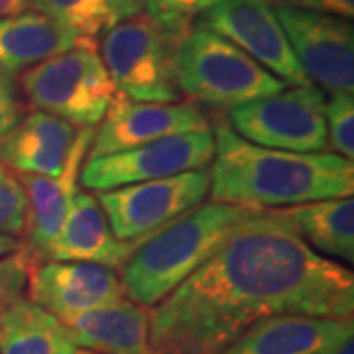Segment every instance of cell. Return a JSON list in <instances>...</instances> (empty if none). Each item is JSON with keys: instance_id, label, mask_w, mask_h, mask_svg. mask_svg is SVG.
<instances>
[{"instance_id": "27", "label": "cell", "mask_w": 354, "mask_h": 354, "mask_svg": "<svg viewBox=\"0 0 354 354\" xmlns=\"http://www.w3.org/2000/svg\"><path fill=\"white\" fill-rule=\"evenodd\" d=\"M22 118V102L8 73L0 71V140L4 138Z\"/></svg>"}, {"instance_id": "18", "label": "cell", "mask_w": 354, "mask_h": 354, "mask_svg": "<svg viewBox=\"0 0 354 354\" xmlns=\"http://www.w3.org/2000/svg\"><path fill=\"white\" fill-rule=\"evenodd\" d=\"M97 44L38 10L0 18V71L14 75L77 46Z\"/></svg>"}, {"instance_id": "20", "label": "cell", "mask_w": 354, "mask_h": 354, "mask_svg": "<svg viewBox=\"0 0 354 354\" xmlns=\"http://www.w3.org/2000/svg\"><path fill=\"white\" fill-rule=\"evenodd\" d=\"M295 234L321 254L354 262V201L353 197L304 203L278 209ZM317 252V254H319Z\"/></svg>"}, {"instance_id": "28", "label": "cell", "mask_w": 354, "mask_h": 354, "mask_svg": "<svg viewBox=\"0 0 354 354\" xmlns=\"http://www.w3.org/2000/svg\"><path fill=\"white\" fill-rule=\"evenodd\" d=\"M274 6H291L309 12L330 14L344 20H353L354 0H268Z\"/></svg>"}, {"instance_id": "17", "label": "cell", "mask_w": 354, "mask_h": 354, "mask_svg": "<svg viewBox=\"0 0 354 354\" xmlns=\"http://www.w3.org/2000/svg\"><path fill=\"white\" fill-rule=\"evenodd\" d=\"M77 348L95 354H150V307L120 299L65 323Z\"/></svg>"}, {"instance_id": "29", "label": "cell", "mask_w": 354, "mask_h": 354, "mask_svg": "<svg viewBox=\"0 0 354 354\" xmlns=\"http://www.w3.org/2000/svg\"><path fill=\"white\" fill-rule=\"evenodd\" d=\"M317 354H354V323L353 319L346 321L333 339H330Z\"/></svg>"}, {"instance_id": "7", "label": "cell", "mask_w": 354, "mask_h": 354, "mask_svg": "<svg viewBox=\"0 0 354 354\" xmlns=\"http://www.w3.org/2000/svg\"><path fill=\"white\" fill-rule=\"evenodd\" d=\"M325 95L313 83L230 109V128L250 144L286 152L315 153L327 148Z\"/></svg>"}, {"instance_id": "31", "label": "cell", "mask_w": 354, "mask_h": 354, "mask_svg": "<svg viewBox=\"0 0 354 354\" xmlns=\"http://www.w3.org/2000/svg\"><path fill=\"white\" fill-rule=\"evenodd\" d=\"M22 248V244L18 242V239H14V236H6V234H0V258H4V256H8V254L16 252V250H20Z\"/></svg>"}, {"instance_id": "1", "label": "cell", "mask_w": 354, "mask_h": 354, "mask_svg": "<svg viewBox=\"0 0 354 354\" xmlns=\"http://www.w3.org/2000/svg\"><path fill=\"white\" fill-rule=\"evenodd\" d=\"M353 311V272L311 250L270 209L150 309V354H221L268 317Z\"/></svg>"}, {"instance_id": "23", "label": "cell", "mask_w": 354, "mask_h": 354, "mask_svg": "<svg viewBox=\"0 0 354 354\" xmlns=\"http://www.w3.org/2000/svg\"><path fill=\"white\" fill-rule=\"evenodd\" d=\"M327 146L341 158H354V97L353 93H330L325 104Z\"/></svg>"}, {"instance_id": "26", "label": "cell", "mask_w": 354, "mask_h": 354, "mask_svg": "<svg viewBox=\"0 0 354 354\" xmlns=\"http://www.w3.org/2000/svg\"><path fill=\"white\" fill-rule=\"evenodd\" d=\"M218 2H223V0H146L144 10L156 14V16L191 22V18L213 8Z\"/></svg>"}, {"instance_id": "13", "label": "cell", "mask_w": 354, "mask_h": 354, "mask_svg": "<svg viewBox=\"0 0 354 354\" xmlns=\"http://www.w3.org/2000/svg\"><path fill=\"white\" fill-rule=\"evenodd\" d=\"M28 291L32 304L46 309L64 325L124 297L120 278L113 268L64 260L32 266Z\"/></svg>"}, {"instance_id": "3", "label": "cell", "mask_w": 354, "mask_h": 354, "mask_svg": "<svg viewBox=\"0 0 354 354\" xmlns=\"http://www.w3.org/2000/svg\"><path fill=\"white\" fill-rule=\"evenodd\" d=\"M270 209L228 203L197 205L174 218L122 266V290L130 301L153 307L207 262L241 228L264 216Z\"/></svg>"}, {"instance_id": "30", "label": "cell", "mask_w": 354, "mask_h": 354, "mask_svg": "<svg viewBox=\"0 0 354 354\" xmlns=\"http://www.w3.org/2000/svg\"><path fill=\"white\" fill-rule=\"evenodd\" d=\"M28 6H32V0H0V18L26 12Z\"/></svg>"}, {"instance_id": "15", "label": "cell", "mask_w": 354, "mask_h": 354, "mask_svg": "<svg viewBox=\"0 0 354 354\" xmlns=\"http://www.w3.org/2000/svg\"><path fill=\"white\" fill-rule=\"evenodd\" d=\"M142 242L118 241L97 197L77 191L64 227L51 242L46 258L122 268Z\"/></svg>"}, {"instance_id": "24", "label": "cell", "mask_w": 354, "mask_h": 354, "mask_svg": "<svg viewBox=\"0 0 354 354\" xmlns=\"http://www.w3.org/2000/svg\"><path fill=\"white\" fill-rule=\"evenodd\" d=\"M28 228V197L10 167L0 164V234L22 236Z\"/></svg>"}, {"instance_id": "11", "label": "cell", "mask_w": 354, "mask_h": 354, "mask_svg": "<svg viewBox=\"0 0 354 354\" xmlns=\"http://www.w3.org/2000/svg\"><path fill=\"white\" fill-rule=\"evenodd\" d=\"M274 12L307 79L329 93H353V22L291 6H274Z\"/></svg>"}, {"instance_id": "9", "label": "cell", "mask_w": 354, "mask_h": 354, "mask_svg": "<svg viewBox=\"0 0 354 354\" xmlns=\"http://www.w3.org/2000/svg\"><path fill=\"white\" fill-rule=\"evenodd\" d=\"M215 158L211 130L148 142L130 150L88 158L81 167L83 187L111 191L132 183L207 169Z\"/></svg>"}, {"instance_id": "32", "label": "cell", "mask_w": 354, "mask_h": 354, "mask_svg": "<svg viewBox=\"0 0 354 354\" xmlns=\"http://www.w3.org/2000/svg\"><path fill=\"white\" fill-rule=\"evenodd\" d=\"M134 2H136V4H140V6L144 8V2H146V0H134Z\"/></svg>"}, {"instance_id": "8", "label": "cell", "mask_w": 354, "mask_h": 354, "mask_svg": "<svg viewBox=\"0 0 354 354\" xmlns=\"http://www.w3.org/2000/svg\"><path fill=\"white\" fill-rule=\"evenodd\" d=\"M209 187V169H199L99 191L97 201L118 241L146 242L174 218L201 205Z\"/></svg>"}, {"instance_id": "19", "label": "cell", "mask_w": 354, "mask_h": 354, "mask_svg": "<svg viewBox=\"0 0 354 354\" xmlns=\"http://www.w3.org/2000/svg\"><path fill=\"white\" fill-rule=\"evenodd\" d=\"M351 319L274 315L254 323L221 354H317Z\"/></svg>"}, {"instance_id": "2", "label": "cell", "mask_w": 354, "mask_h": 354, "mask_svg": "<svg viewBox=\"0 0 354 354\" xmlns=\"http://www.w3.org/2000/svg\"><path fill=\"white\" fill-rule=\"evenodd\" d=\"M213 140V203L272 209L353 197V160L327 152L262 148L241 138L227 122H216Z\"/></svg>"}, {"instance_id": "6", "label": "cell", "mask_w": 354, "mask_h": 354, "mask_svg": "<svg viewBox=\"0 0 354 354\" xmlns=\"http://www.w3.org/2000/svg\"><path fill=\"white\" fill-rule=\"evenodd\" d=\"M20 87L32 106L83 128L101 124L118 93L97 44L77 46L26 69Z\"/></svg>"}, {"instance_id": "21", "label": "cell", "mask_w": 354, "mask_h": 354, "mask_svg": "<svg viewBox=\"0 0 354 354\" xmlns=\"http://www.w3.org/2000/svg\"><path fill=\"white\" fill-rule=\"evenodd\" d=\"M77 344L59 319L20 297L0 313V354H77Z\"/></svg>"}, {"instance_id": "4", "label": "cell", "mask_w": 354, "mask_h": 354, "mask_svg": "<svg viewBox=\"0 0 354 354\" xmlns=\"http://www.w3.org/2000/svg\"><path fill=\"white\" fill-rule=\"evenodd\" d=\"M191 22L142 12L113 26L102 38V64L124 97L179 102V50Z\"/></svg>"}, {"instance_id": "5", "label": "cell", "mask_w": 354, "mask_h": 354, "mask_svg": "<svg viewBox=\"0 0 354 354\" xmlns=\"http://www.w3.org/2000/svg\"><path fill=\"white\" fill-rule=\"evenodd\" d=\"M179 88L197 104L234 109L270 97L286 83L215 32L195 26L179 50Z\"/></svg>"}, {"instance_id": "33", "label": "cell", "mask_w": 354, "mask_h": 354, "mask_svg": "<svg viewBox=\"0 0 354 354\" xmlns=\"http://www.w3.org/2000/svg\"><path fill=\"white\" fill-rule=\"evenodd\" d=\"M77 354H95V353H88V351H77Z\"/></svg>"}, {"instance_id": "14", "label": "cell", "mask_w": 354, "mask_h": 354, "mask_svg": "<svg viewBox=\"0 0 354 354\" xmlns=\"http://www.w3.org/2000/svg\"><path fill=\"white\" fill-rule=\"evenodd\" d=\"M95 130L81 128L75 134L73 148L65 160L64 169L53 177L18 174L22 187L28 197V246L26 250L32 258H46L48 248L64 227L71 203L77 195L79 176L83 160L93 144Z\"/></svg>"}, {"instance_id": "10", "label": "cell", "mask_w": 354, "mask_h": 354, "mask_svg": "<svg viewBox=\"0 0 354 354\" xmlns=\"http://www.w3.org/2000/svg\"><path fill=\"white\" fill-rule=\"evenodd\" d=\"M199 26L241 48L286 85H311L268 0H223L201 14Z\"/></svg>"}, {"instance_id": "22", "label": "cell", "mask_w": 354, "mask_h": 354, "mask_svg": "<svg viewBox=\"0 0 354 354\" xmlns=\"http://www.w3.org/2000/svg\"><path fill=\"white\" fill-rule=\"evenodd\" d=\"M32 6L88 41L144 10L134 0H32Z\"/></svg>"}, {"instance_id": "25", "label": "cell", "mask_w": 354, "mask_h": 354, "mask_svg": "<svg viewBox=\"0 0 354 354\" xmlns=\"http://www.w3.org/2000/svg\"><path fill=\"white\" fill-rule=\"evenodd\" d=\"M32 266L34 258L26 250V246L0 258V313H4L14 301L22 297Z\"/></svg>"}, {"instance_id": "12", "label": "cell", "mask_w": 354, "mask_h": 354, "mask_svg": "<svg viewBox=\"0 0 354 354\" xmlns=\"http://www.w3.org/2000/svg\"><path fill=\"white\" fill-rule=\"evenodd\" d=\"M201 130H209V120L197 102H140L116 93L93 136L88 158Z\"/></svg>"}, {"instance_id": "16", "label": "cell", "mask_w": 354, "mask_h": 354, "mask_svg": "<svg viewBox=\"0 0 354 354\" xmlns=\"http://www.w3.org/2000/svg\"><path fill=\"white\" fill-rule=\"evenodd\" d=\"M75 134L71 122L36 111L20 118V122L0 140V164L18 174L57 176L73 148Z\"/></svg>"}]
</instances>
